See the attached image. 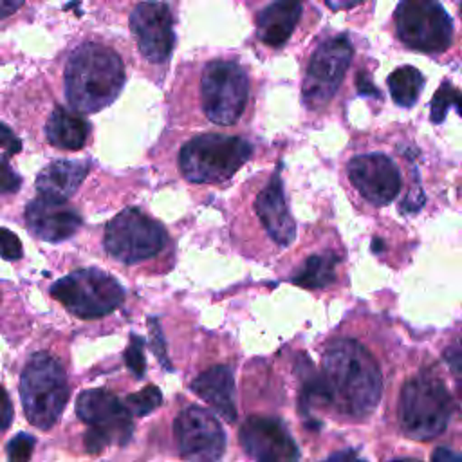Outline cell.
Segmentation results:
<instances>
[{"label":"cell","mask_w":462,"mask_h":462,"mask_svg":"<svg viewBox=\"0 0 462 462\" xmlns=\"http://www.w3.org/2000/svg\"><path fill=\"white\" fill-rule=\"evenodd\" d=\"M251 101L249 70L238 58L222 54L179 69L170 110L180 125L215 126L226 132L247 119Z\"/></svg>","instance_id":"cell-1"},{"label":"cell","mask_w":462,"mask_h":462,"mask_svg":"<svg viewBox=\"0 0 462 462\" xmlns=\"http://www.w3.org/2000/svg\"><path fill=\"white\" fill-rule=\"evenodd\" d=\"M125 83V54L103 36L78 38L60 58V85L65 105L83 116L112 105Z\"/></svg>","instance_id":"cell-2"},{"label":"cell","mask_w":462,"mask_h":462,"mask_svg":"<svg viewBox=\"0 0 462 462\" xmlns=\"http://www.w3.org/2000/svg\"><path fill=\"white\" fill-rule=\"evenodd\" d=\"M332 404L350 419H366L379 404L381 370L374 356L354 339L332 341L321 361Z\"/></svg>","instance_id":"cell-3"},{"label":"cell","mask_w":462,"mask_h":462,"mask_svg":"<svg viewBox=\"0 0 462 462\" xmlns=\"http://www.w3.org/2000/svg\"><path fill=\"white\" fill-rule=\"evenodd\" d=\"M253 143L224 130L188 135L175 152V168L189 184L224 186L251 159Z\"/></svg>","instance_id":"cell-4"},{"label":"cell","mask_w":462,"mask_h":462,"mask_svg":"<svg viewBox=\"0 0 462 462\" xmlns=\"http://www.w3.org/2000/svg\"><path fill=\"white\" fill-rule=\"evenodd\" d=\"M229 231L242 235L244 231H262L274 245L289 247L296 238V222L289 211L280 168L265 177V180L251 179L238 197L229 202L227 209Z\"/></svg>","instance_id":"cell-5"},{"label":"cell","mask_w":462,"mask_h":462,"mask_svg":"<svg viewBox=\"0 0 462 462\" xmlns=\"http://www.w3.org/2000/svg\"><path fill=\"white\" fill-rule=\"evenodd\" d=\"M105 253L123 265H141L171 251L166 226L139 208H126L103 227Z\"/></svg>","instance_id":"cell-6"},{"label":"cell","mask_w":462,"mask_h":462,"mask_svg":"<svg viewBox=\"0 0 462 462\" xmlns=\"http://www.w3.org/2000/svg\"><path fill=\"white\" fill-rule=\"evenodd\" d=\"M128 31L139 63L159 83L175 49V14L166 0H137L128 13Z\"/></svg>","instance_id":"cell-7"},{"label":"cell","mask_w":462,"mask_h":462,"mask_svg":"<svg viewBox=\"0 0 462 462\" xmlns=\"http://www.w3.org/2000/svg\"><path fill=\"white\" fill-rule=\"evenodd\" d=\"M20 399L32 426L49 430L56 424L69 399L67 375L56 357L47 352L31 356L20 375Z\"/></svg>","instance_id":"cell-8"},{"label":"cell","mask_w":462,"mask_h":462,"mask_svg":"<svg viewBox=\"0 0 462 462\" xmlns=\"http://www.w3.org/2000/svg\"><path fill=\"white\" fill-rule=\"evenodd\" d=\"M453 413L444 383L433 375H417L404 383L399 397V422L410 439L430 440L440 435Z\"/></svg>","instance_id":"cell-9"},{"label":"cell","mask_w":462,"mask_h":462,"mask_svg":"<svg viewBox=\"0 0 462 462\" xmlns=\"http://www.w3.org/2000/svg\"><path fill=\"white\" fill-rule=\"evenodd\" d=\"M51 296L70 314L92 319L114 312L125 300V289L108 273L85 267L56 280L51 285Z\"/></svg>","instance_id":"cell-10"},{"label":"cell","mask_w":462,"mask_h":462,"mask_svg":"<svg viewBox=\"0 0 462 462\" xmlns=\"http://www.w3.org/2000/svg\"><path fill=\"white\" fill-rule=\"evenodd\" d=\"M76 413L90 428L85 435L88 453H101L106 446H125L134 431L132 413L114 393L103 388L85 390L76 401Z\"/></svg>","instance_id":"cell-11"},{"label":"cell","mask_w":462,"mask_h":462,"mask_svg":"<svg viewBox=\"0 0 462 462\" xmlns=\"http://www.w3.org/2000/svg\"><path fill=\"white\" fill-rule=\"evenodd\" d=\"M399 40L420 52H442L451 45L453 23L439 0H401L395 13Z\"/></svg>","instance_id":"cell-12"},{"label":"cell","mask_w":462,"mask_h":462,"mask_svg":"<svg viewBox=\"0 0 462 462\" xmlns=\"http://www.w3.org/2000/svg\"><path fill=\"white\" fill-rule=\"evenodd\" d=\"M354 49L348 34L323 40L312 52L301 83V101L309 110L323 108L336 90L350 65Z\"/></svg>","instance_id":"cell-13"},{"label":"cell","mask_w":462,"mask_h":462,"mask_svg":"<svg viewBox=\"0 0 462 462\" xmlns=\"http://www.w3.org/2000/svg\"><path fill=\"white\" fill-rule=\"evenodd\" d=\"M173 433L179 453L188 462H217L224 453L222 426L200 406L184 408L173 422Z\"/></svg>","instance_id":"cell-14"},{"label":"cell","mask_w":462,"mask_h":462,"mask_svg":"<svg viewBox=\"0 0 462 462\" xmlns=\"http://www.w3.org/2000/svg\"><path fill=\"white\" fill-rule=\"evenodd\" d=\"M240 444L256 462H298L300 449L274 417H249L240 428Z\"/></svg>","instance_id":"cell-15"},{"label":"cell","mask_w":462,"mask_h":462,"mask_svg":"<svg viewBox=\"0 0 462 462\" xmlns=\"http://www.w3.org/2000/svg\"><path fill=\"white\" fill-rule=\"evenodd\" d=\"M23 222L32 236L45 242H61L79 231L83 217L70 200L36 195L25 204Z\"/></svg>","instance_id":"cell-16"},{"label":"cell","mask_w":462,"mask_h":462,"mask_svg":"<svg viewBox=\"0 0 462 462\" xmlns=\"http://www.w3.org/2000/svg\"><path fill=\"white\" fill-rule=\"evenodd\" d=\"M354 188L374 206H386L401 189L397 166L383 153L356 155L346 164Z\"/></svg>","instance_id":"cell-17"},{"label":"cell","mask_w":462,"mask_h":462,"mask_svg":"<svg viewBox=\"0 0 462 462\" xmlns=\"http://www.w3.org/2000/svg\"><path fill=\"white\" fill-rule=\"evenodd\" d=\"M43 135L54 150L79 152L90 143L92 126L87 116L54 103L43 121Z\"/></svg>","instance_id":"cell-18"},{"label":"cell","mask_w":462,"mask_h":462,"mask_svg":"<svg viewBox=\"0 0 462 462\" xmlns=\"http://www.w3.org/2000/svg\"><path fill=\"white\" fill-rule=\"evenodd\" d=\"M303 11V0H273L256 13L254 36L269 49L283 47L292 36Z\"/></svg>","instance_id":"cell-19"},{"label":"cell","mask_w":462,"mask_h":462,"mask_svg":"<svg viewBox=\"0 0 462 462\" xmlns=\"http://www.w3.org/2000/svg\"><path fill=\"white\" fill-rule=\"evenodd\" d=\"M88 170V161H52L36 175V193L56 200H70L78 193Z\"/></svg>","instance_id":"cell-20"},{"label":"cell","mask_w":462,"mask_h":462,"mask_svg":"<svg viewBox=\"0 0 462 462\" xmlns=\"http://www.w3.org/2000/svg\"><path fill=\"white\" fill-rule=\"evenodd\" d=\"M191 390L227 422L236 419L235 379L227 366H213L202 372L191 383Z\"/></svg>","instance_id":"cell-21"},{"label":"cell","mask_w":462,"mask_h":462,"mask_svg":"<svg viewBox=\"0 0 462 462\" xmlns=\"http://www.w3.org/2000/svg\"><path fill=\"white\" fill-rule=\"evenodd\" d=\"M337 262L339 256H336L334 253L312 254L292 276V283L305 289H323L334 282Z\"/></svg>","instance_id":"cell-22"},{"label":"cell","mask_w":462,"mask_h":462,"mask_svg":"<svg viewBox=\"0 0 462 462\" xmlns=\"http://www.w3.org/2000/svg\"><path fill=\"white\" fill-rule=\"evenodd\" d=\"M422 87H424V78L411 65L399 67L388 76V88H390L392 99L404 108H410L417 103Z\"/></svg>","instance_id":"cell-23"},{"label":"cell","mask_w":462,"mask_h":462,"mask_svg":"<svg viewBox=\"0 0 462 462\" xmlns=\"http://www.w3.org/2000/svg\"><path fill=\"white\" fill-rule=\"evenodd\" d=\"M451 106H455L462 116V92L457 90L451 83L444 81L431 99V121L442 123Z\"/></svg>","instance_id":"cell-24"},{"label":"cell","mask_w":462,"mask_h":462,"mask_svg":"<svg viewBox=\"0 0 462 462\" xmlns=\"http://www.w3.org/2000/svg\"><path fill=\"white\" fill-rule=\"evenodd\" d=\"M161 402H162V393H161V390H159L157 386H153V384H148V386H144L141 392L128 395L126 401H125V406H126V410H128L132 415L144 417V415H148L152 410L159 408Z\"/></svg>","instance_id":"cell-25"},{"label":"cell","mask_w":462,"mask_h":462,"mask_svg":"<svg viewBox=\"0 0 462 462\" xmlns=\"http://www.w3.org/2000/svg\"><path fill=\"white\" fill-rule=\"evenodd\" d=\"M34 444H36V439L32 435L18 433L5 446L7 460L9 462H29V458L32 455V449H34Z\"/></svg>","instance_id":"cell-26"},{"label":"cell","mask_w":462,"mask_h":462,"mask_svg":"<svg viewBox=\"0 0 462 462\" xmlns=\"http://www.w3.org/2000/svg\"><path fill=\"white\" fill-rule=\"evenodd\" d=\"M125 361L128 370L135 377H143L146 370V359H144V339L139 336H132L130 343L125 350Z\"/></svg>","instance_id":"cell-27"},{"label":"cell","mask_w":462,"mask_h":462,"mask_svg":"<svg viewBox=\"0 0 462 462\" xmlns=\"http://www.w3.org/2000/svg\"><path fill=\"white\" fill-rule=\"evenodd\" d=\"M446 365L455 379L458 395L462 397V336L457 337L446 350H444Z\"/></svg>","instance_id":"cell-28"},{"label":"cell","mask_w":462,"mask_h":462,"mask_svg":"<svg viewBox=\"0 0 462 462\" xmlns=\"http://www.w3.org/2000/svg\"><path fill=\"white\" fill-rule=\"evenodd\" d=\"M22 253H23V247L20 238L13 231L0 227V258L20 260Z\"/></svg>","instance_id":"cell-29"},{"label":"cell","mask_w":462,"mask_h":462,"mask_svg":"<svg viewBox=\"0 0 462 462\" xmlns=\"http://www.w3.org/2000/svg\"><path fill=\"white\" fill-rule=\"evenodd\" d=\"M148 327H150V339H152V348L153 354L157 356V359L161 361L162 366L171 368L170 359H168V352H166V341L162 337V332L159 328V323L155 319H148Z\"/></svg>","instance_id":"cell-30"},{"label":"cell","mask_w":462,"mask_h":462,"mask_svg":"<svg viewBox=\"0 0 462 462\" xmlns=\"http://www.w3.org/2000/svg\"><path fill=\"white\" fill-rule=\"evenodd\" d=\"M27 5L29 0H0V27L20 20Z\"/></svg>","instance_id":"cell-31"},{"label":"cell","mask_w":462,"mask_h":462,"mask_svg":"<svg viewBox=\"0 0 462 462\" xmlns=\"http://www.w3.org/2000/svg\"><path fill=\"white\" fill-rule=\"evenodd\" d=\"M13 422V404L7 392L0 386V433L5 431Z\"/></svg>","instance_id":"cell-32"},{"label":"cell","mask_w":462,"mask_h":462,"mask_svg":"<svg viewBox=\"0 0 462 462\" xmlns=\"http://www.w3.org/2000/svg\"><path fill=\"white\" fill-rule=\"evenodd\" d=\"M0 146L5 148L7 152H18L22 148V143L13 135V132L0 123Z\"/></svg>","instance_id":"cell-33"},{"label":"cell","mask_w":462,"mask_h":462,"mask_svg":"<svg viewBox=\"0 0 462 462\" xmlns=\"http://www.w3.org/2000/svg\"><path fill=\"white\" fill-rule=\"evenodd\" d=\"M431 462H462V455L455 453L449 448L440 446L431 453Z\"/></svg>","instance_id":"cell-34"},{"label":"cell","mask_w":462,"mask_h":462,"mask_svg":"<svg viewBox=\"0 0 462 462\" xmlns=\"http://www.w3.org/2000/svg\"><path fill=\"white\" fill-rule=\"evenodd\" d=\"M356 85H357L359 94H363V96H375V97H379V90L370 83V78H368V74H366V72H359V74H357V81H356Z\"/></svg>","instance_id":"cell-35"},{"label":"cell","mask_w":462,"mask_h":462,"mask_svg":"<svg viewBox=\"0 0 462 462\" xmlns=\"http://www.w3.org/2000/svg\"><path fill=\"white\" fill-rule=\"evenodd\" d=\"M325 462H365V460L359 458V455L354 449H343L330 455Z\"/></svg>","instance_id":"cell-36"},{"label":"cell","mask_w":462,"mask_h":462,"mask_svg":"<svg viewBox=\"0 0 462 462\" xmlns=\"http://www.w3.org/2000/svg\"><path fill=\"white\" fill-rule=\"evenodd\" d=\"M330 9L334 11H341V9H350L354 5H357L361 0H323Z\"/></svg>","instance_id":"cell-37"},{"label":"cell","mask_w":462,"mask_h":462,"mask_svg":"<svg viewBox=\"0 0 462 462\" xmlns=\"http://www.w3.org/2000/svg\"><path fill=\"white\" fill-rule=\"evenodd\" d=\"M383 249V242L379 240V238H375L374 242H372V251H375V253H379Z\"/></svg>","instance_id":"cell-38"},{"label":"cell","mask_w":462,"mask_h":462,"mask_svg":"<svg viewBox=\"0 0 462 462\" xmlns=\"http://www.w3.org/2000/svg\"><path fill=\"white\" fill-rule=\"evenodd\" d=\"M390 462H420L417 458H395V460H390Z\"/></svg>","instance_id":"cell-39"},{"label":"cell","mask_w":462,"mask_h":462,"mask_svg":"<svg viewBox=\"0 0 462 462\" xmlns=\"http://www.w3.org/2000/svg\"><path fill=\"white\" fill-rule=\"evenodd\" d=\"M460 14H462V2H460Z\"/></svg>","instance_id":"cell-40"}]
</instances>
